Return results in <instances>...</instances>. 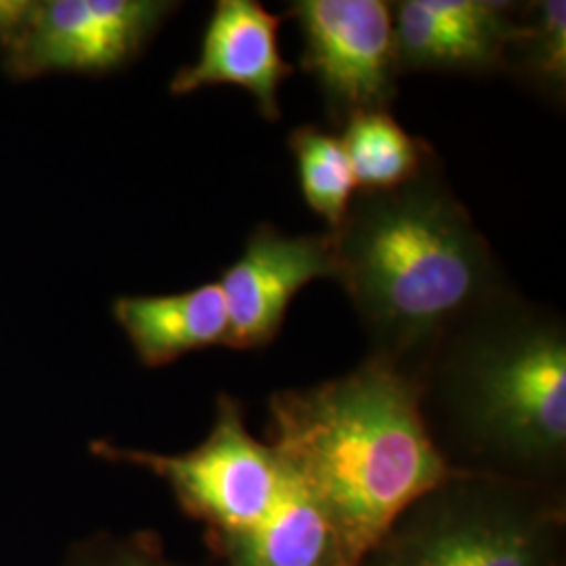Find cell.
<instances>
[{"instance_id":"9a60e30c","label":"cell","mask_w":566,"mask_h":566,"mask_svg":"<svg viewBox=\"0 0 566 566\" xmlns=\"http://www.w3.org/2000/svg\"><path fill=\"white\" fill-rule=\"evenodd\" d=\"M93 566H170L166 563H160L156 556H149L142 549L135 547H122V549H114L107 556L99 558Z\"/></svg>"},{"instance_id":"5bb4252c","label":"cell","mask_w":566,"mask_h":566,"mask_svg":"<svg viewBox=\"0 0 566 566\" xmlns=\"http://www.w3.org/2000/svg\"><path fill=\"white\" fill-rule=\"evenodd\" d=\"M303 200L334 231L357 193V182L336 133L317 124H301L287 137Z\"/></svg>"},{"instance_id":"9c48e42d","label":"cell","mask_w":566,"mask_h":566,"mask_svg":"<svg viewBox=\"0 0 566 566\" xmlns=\"http://www.w3.org/2000/svg\"><path fill=\"white\" fill-rule=\"evenodd\" d=\"M512 0H401L392 2L399 72L465 74L504 72L516 20Z\"/></svg>"},{"instance_id":"5b68a950","label":"cell","mask_w":566,"mask_h":566,"mask_svg":"<svg viewBox=\"0 0 566 566\" xmlns=\"http://www.w3.org/2000/svg\"><path fill=\"white\" fill-rule=\"evenodd\" d=\"M93 449L166 481L182 510L203 523L219 556L275 523L301 491L275 451L250 432L242 401L227 392L217 399L208 437L191 451L164 455L109 443Z\"/></svg>"},{"instance_id":"277c9868","label":"cell","mask_w":566,"mask_h":566,"mask_svg":"<svg viewBox=\"0 0 566 566\" xmlns=\"http://www.w3.org/2000/svg\"><path fill=\"white\" fill-rule=\"evenodd\" d=\"M565 486L451 472L359 566H566Z\"/></svg>"},{"instance_id":"7c38bea8","label":"cell","mask_w":566,"mask_h":566,"mask_svg":"<svg viewBox=\"0 0 566 566\" xmlns=\"http://www.w3.org/2000/svg\"><path fill=\"white\" fill-rule=\"evenodd\" d=\"M502 74L547 105L565 107V0H526L516 4L514 32L507 42Z\"/></svg>"},{"instance_id":"8fae6325","label":"cell","mask_w":566,"mask_h":566,"mask_svg":"<svg viewBox=\"0 0 566 566\" xmlns=\"http://www.w3.org/2000/svg\"><path fill=\"white\" fill-rule=\"evenodd\" d=\"M112 313L147 367H164L189 353L224 346L229 334L219 282L164 296H118Z\"/></svg>"},{"instance_id":"8992f818","label":"cell","mask_w":566,"mask_h":566,"mask_svg":"<svg viewBox=\"0 0 566 566\" xmlns=\"http://www.w3.org/2000/svg\"><path fill=\"white\" fill-rule=\"evenodd\" d=\"M181 2L0 0V60L15 81L102 76L137 60Z\"/></svg>"},{"instance_id":"6da1fadb","label":"cell","mask_w":566,"mask_h":566,"mask_svg":"<svg viewBox=\"0 0 566 566\" xmlns=\"http://www.w3.org/2000/svg\"><path fill=\"white\" fill-rule=\"evenodd\" d=\"M327 233L367 357L418 380L447 332L512 285L437 154L411 181L357 191Z\"/></svg>"},{"instance_id":"52a82bcc","label":"cell","mask_w":566,"mask_h":566,"mask_svg":"<svg viewBox=\"0 0 566 566\" xmlns=\"http://www.w3.org/2000/svg\"><path fill=\"white\" fill-rule=\"evenodd\" d=\"M285 15L298 23L301 67L338 130L357 114L390 112L401 78L392 2L292 0Z\"/></svg>"},{"instance_id":"3957f363","label":"cell","mask_w":566,"mask_h":566,"mask_svg":"<svg viewBox=\"0 0 566 566\" xmlns=\"http://www.w3.org/2000/svg\"><path fill=\"white\" fill-rule=\"evenodd\" d=\"M264 443L324 512L346 566L453 472L428 432L420 380L374 357L269 397Z\"/></svg>"},{"instance_id":"4fadbf2b","label":"cell","mask_w":566,"mask_h":566,"mask_svg":"<svg viewBox=\"0 0 566 566\" xmlns=\"http://www.w3.org/2000/svg\"><path fill=\"white\" fill-rule=\"evenodd\" d=\"M340 128L357 191H382L411 181L437 154L430 143L411 137L390 112L357 114Z\"/></svg>"},{"instance_id":"ba28073f","label":"cell","mask_w":566,"mask_h":566,"mask_svg":"<svg viewBox=\"0 0 566 566\" xmlns=\"http://www.w3.org/2000/svg\"><path fill=\"white\" fill-rule=\"evenodd\" d=\"M336 277L329 233H283L275 224H256L242 254L221 273L229 334L227 348L259 350L275 343L290 304L317 280Z\"/></svg>"},{"instance_id":"30bf717a","label":"cell","mask_w":566,"mask_h":566,"mask_svg":"<svg viewBox=\"0 0 566 566\" xmlns=\"http://www.w3.org/2000/svg\"><path fill=\"white\" fill-rule=\"evenodd\" d=\"M282 15L259 0H217L203 30L200 53L170 81V95L233 84L243 88L264 120L282 118L280 91L294 74L280 49Z\"/></svg>"},{"instance_id":"7a4b0ae2","label":"cell","mask_w":566,"mask_h":566,"mask_svg":"<svg viewBox=\"0 0 566 566\" xmlns=\"http://www.w3.org/2000/svg\"><path fill=\"white\" fill-rule=\"evenodd\" d=\"M420 388L428 432L453 472L565 486L560 313L510 285L447 332Z\"/></svg>"}]
</instances>
